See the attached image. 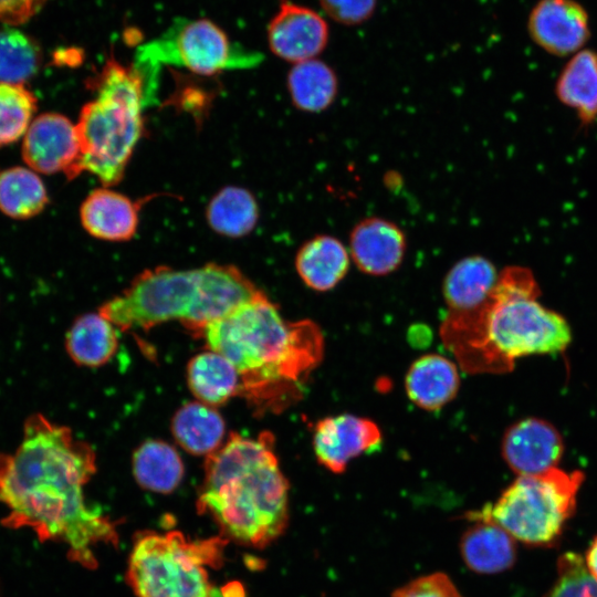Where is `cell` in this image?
<instances>
[{
  "instance_id": "2e32d148",
  "label": "cell",
  "mask_w": 597,
  "mask_h": 597,
  "mask_svg": "<svg viewBox=\"0 0 597 597\" xmlns=\"http://www.w3.org/2000/svg\"><path fill=\"white\" fill-rule=\"evenodd\" d=\"M139 203L107 188L88 193L80 208L83 228L100 240L121 242L130 240L138 228Z\"/></svg>"
},
{
  "instance_id": "603a6c76",
  "label": "cell",
  "mask_w": 597,
  "mask_h": 597,
  "mask_svg": "<svg viewBox=\"0 0 597 597\" xmlns=\"http://www.w3.org/2000/svg\"><path fill=\"white\" fill-rule=\"evenodd\" d=\"M187 376L193 395L209 406L221 405L240 392L241 379L237 368L224 356L211 349L190 360Z\"/></svg>"
},
{
  "instance_id": "e0dca14e",
  "label": "cell",
  "mask_w": 597,
  "mask_h": 597,
  "mask_svg": "<svg viewBox=\"0 0 597 597\" xmlns=\"http://www.w3.org/2000/svg\"><path fill=\"white\" fill-rule=\"evenodd\" d=\"M499 274L494 263L480 254L457 261L442 283L448 313L465 314L480 308L491 296Z\"/></svg>"
},
{
  "instance_id": "d6986e66",
  "label": "cell",
  "mask_w": 597,
  "mask_h": 597,
  "mask_svg": "<svg viewBox=\"0 0 597 597\" xmlns=\"http://www.w3.org/2000/svg\"><path fill=\"white\" fill-rule=\"evenodd\" d=\"M350 261L348 248L339 239L316 234L298 248L295 270L307 287L326 292L346 276Z\"/></svg>"
},
{
  "instance_id": "4316f807",
  "label": "cell",
  "mask_w": 597,
  "mask_h": 597,
  "mask_svg": "<svg viewBox=\"0 0 597 597\" xmlns=\"http://www.w3.org/2000/svg\"><path fill=\"white\" fill-rule=\"evenodd\" d=\"M206 216L214 232L239 238L249 234L256 226L259 206L249 190L228 186L211 198Z\"/></svg>"
},
{
  "instance_id": "d6a6232c",
  "label": "cell",
  "mask_w": 597,
  "mask_h": 597,
  "mask_svg": "<svg viewBox=\"0 0 597 597\" xmlns=\"http://www.w3.org/2000/svg\"><path fill=\"white\" fill-rule=\"evenodd\" d=\"M322 10L333 21L343 25H359L369 20L377 8V0H318Z\"/></svg>"
},
{
  "instance_id": "cb8c5ba5",
  "label": "cell",
  "mask_w": 597,
  "mask_h": 597,
  "mask_svg": "<svg viewBox=\"0 0 597 597\" xmlns=\"http://www.w3.org/2000/svg\"><path fill=\"white\" fill-rule=\"evenodd\" d=\"M65 345L67 354L77 365H104L117 349L116 326L100 312L82 315L69 329Z\"/></svg>"
},
{
  "instance_id": "f1b7e54d",
  "label": "cell",
  "mask_w": 597,
  "mask_h": 597,
  "mask_svg": "<svg viewBox=\"0 0 597 597\" xmlns=\"http://www.w3.org/2000/svg\"><path fill=\"white\" fill-rule=\"evenodd\" d=\"M41 62L36 40L15 27L0 28V82L24 84L38 73Z\"/></svg>"
},
{
  "instance_id": "1f68e13d",
  "label": "cell",
  "mask_w": 597,
  "mask_h": 597,
  "mask_svg": "<svg viewBox=\"0 0 597 597\" xmlns=\"http://www.w3.org/2000/svg\"><path fill=\"white\" fill-rule=\"evenodd\" d=\"M391 597H464L442 572L419 576L396 588Z\"/></svg>"
},
{
  "instance_id": "f546056e",
  "label": "cell",
  "mask_w": 597,
  "mask_h": 597,
  "mask_svg": "<svg viewBox=\"0 0 597 597\" xmlns=\"http://www.w3.org/2000/svg\"><path fill=\"white\" fill-rule=\"evenodd\" d=\"M35 109L36 97L24 84L0 82V147L24 136Z\"/></svg>"
},
{
  "instance_id": "9a60e30c",
  "label": "cell",
  "mask_w": 597,
  "mask_h": 597,
  "mask_svg": "<svg viewBox=\"0 0 597 597\" xmlns=\"http://www.w3.org/2000/svg\"><path fill=\"white\" fill-rule=\"evenodd\" d=\"M407 243L405 231L396 222L371 216L352 228L347 248L358 270L368 275L384 276L401 265Z\"/></svg>"
},
{
  "instance_id": "52a82bcc",
  "label": "cell",
  "mask_w": 597,
  "mask_h": 597,
  "mask_svg": "<svg viewBox=\"0 0 597 597\" xmlns=\"http://www.w3.org/2000/svg\"><path fill=\"white\" fill-rule=\"evenodd\" d=\"M584 478L580 471L558 468L519 475L494 503L468 513L467 517L492 521L527 546L553 547L575 512Z\"/></svg>"
},
{
  "instance_id": "d4e9b609",
  "label": "cell",
  "mask_w": 597,
  "mask_h": 597,
  "mask_svg": "<svg viewBox=\"0 0 597 597\" xmlns=\"http://www.w3.org/2000/svg\"><path fill=\"white\" fill-rule=\"evenodd\" d=\"M223 418L203 402L185 404L172 418V434L189 453L210 455L223 440Z\"/></svg>"
},
{
  "instance_id": "83f0119b",
  "label": "cell",
  "mask_w": 597,
  "mask_h": 597,
  "mask_svg": "<svg viewBox=\"0 0 597 597\" xmlns=\"http://www.w3.org/2000/svg\"><path fill=\"white\" fill-rule=\"evenodd\" d=\"M49 203L46 188L40 176L25 167L0 171V211L17 220L41 213Z\"/></svg>"
},
{
  "instance_id": "4fadbf2b",
  "label": "cell",
  "mask_w": 597,
  "mask_h": 597,
  "mask_svg": "<svg viewBox=\"0 0 597 597\" xmlns=\"http://www.w3.org/2000/svg\"><path fill=\"white\" fill-rule=\"evenodd\" d=\"M380 442L378 426L370 419L355 415L326 417L314 427L316 460L336 474L343 473L354 458L376 449Z\"/></svg>"
},
{
  "instance_id": "7a4b0ae2",
  "label": "cell",
  "mask_w": 597,
  "mask_h": 597,
  "mask_svg": "<svg viewBox=\"0 0 597 597\" xmlns=\"http://www.w3.org/2000/svg\"><path fill=\"white\" fill-rule=\"evenodd\" d=\"M201 334L211 350L237 368L242 394L261 411L295 402L323 358V334L312 321L289 322L261 292Z\"/></svg>"
},
{
  "instance_id": "9c48e42d",
  "label": "cell",
  "mask_w": 597,
  "mask_h": 597,
  "mask_svg": "<svg viewBox=\"0 0 597 597\" xmlns=\"http://www.w3.org/2000/svg\"><path fill=\"white\" fill-rule=\"evenodd\" d=\"M136 65L155 81L160 64L180 66L202 76L258 65L261 55L232 42L208 19L175 22L156 40L137 51Z\"/></svg>"
},
{
  "instance_id": "4dcf8cb0",
  "label": "cell",
  "mask_w": 597,
  "mask_h": 597,
  "mask_svg": "<svg viewBox=\"0 0 597 597\" xmlns=\"http://www.w3.org/2000/svg\"><path fill=\"white\" fill-rule=\"evenodd\" d=\"M544 597H597V580L580 555L566 552L559 556L557 577Z\"/></svg>"
},
{
  "instance_id": "484cf974",
  "label": "cell",
  "mask_w": 597,
  "mask_h": 597,
  "mask_svg": "<svg viewBox=\"0 0 597 597\" xmlns=\"http://www.w3.org/2000/svg\"><path fill=\"white\" fill-rule=\"evenodd\" d=\"M133 472L137 483L151 492H172L184 476V463L170 444L147 440L133 455Z\"/></svg>"
},
{
  "instance_id": "3957f363",
  "label": "cell",
  "mask_w": 597,
  "mask_h": 597,
  "mask_svg": "<svg viewBox=\"0 0 597 597\" xmlns=\"http://www.w3.org/2000/svg\"><path fill=\"white\" fill-rule=\"evenodd\" d=\"M540 293L531 270L504 268L480 308L448 313L440 329L444 346L469 373H503L516 358L562 353L572 341L570 327L561 314L542 306Z\"/></svg>"
},
{
  "instance_id": "7402d4cb",
  "label": "cell",
  "mask_w": 597,
  "mask_h": 597,
  "mask_svg": "<svg viewBox=\"0 0 597 597\" xmlns=\"http://www.w3.org/2000/svg\"><path fill=\"white\" fill-rule=\"evenodd\" d=\"M286 86L295 108L316 114L334 104L339 82L335 70L317 57L292 64Z\"/></svg>"
},
{
  "instance_id": "5b68a950",
  "label": "cell",
  "mask_w": 597,
  "mask_h": 597,
  "mask_svg": "<svg viewBox=\"0 0 597 597\" xmlns=\"http://www.w3.org/2000/svg\"><path fill=\"white\" fill-rule=\"evenodd\" d=\"M261 292L233 265L209 263L188 270L158 266L140 273L98 312L122 331L148 329L178 320L202 332Z\"/></svg>"
},
{
  "instance_id": "ac0fdd59",
  "label": "cell",
  "mask_w": 597,
  "mask_h": 597,
  "mask_svg": "<svg viewBox=\"0 0 597 597\" xmlns=\"http://www.w3.org/2000/svg\"><path fill=\"white\" fill-rule=\"evenodd\" d=\"M472 524L463 532L459 549L465 566L478 574L510 569L516 561L512 535L492 521L468 517Z\"/></svg>"
},
{
  "instance_id": "5bb4252c",
  "label": "cell",
  "mask_w": 597,
  "mask_h": 597,
  "mask_svg": "<svg viewBox=\"0 0 597 597\" xmlns=\"http://www.w3.org/2000/svg\"><path fill=\"white\" fill-rule=\"evenodd\" d=\"M501 453L517 475L540 474L557 468L564 453V441L551 422L530 417L506 429Z\"/></svg>"
},
{
  "instance_id": "8992f818",
  "label": "cell",
  "mask_w": 597,
  "mask_h": 597,
  "mask_svg": "<svg viewBox=\"0 0 597 597\" xmlns=\"http://www.w3.org/2000/svg\"><path fill=\"white\" fill-rule=\"evenodd\" d=\"M88 85L95 97L84 104L76 123L81 171L111 187L122 180L142 136L147 81L135 64L125 66L111 55Z\"/></svg>"
},
{
  "instance_id": "836d02e7",
  "label": "cell",
  "mask_w": 597,
  "mask_h": 597,
  "mask_svg": "<svg viewBox=\"0 0 597 597\" xmlns=\"http://www.w3.org/2000/svg\"><path fill=\"white\" fill-rule=\"evenodd\" d=\"M50 0H0V22L18 27L31 20Z\"/></svg>"
},
{
  "instance_id": "7c38bea8",
  "label": "cell",
  "mask_w": 597,
  "mask_h": 597,
  "mask_svg": "<svg viewBox=\"0 0 597 597\" xmlns=\"http://www.w3.org/2000/svg\"><path fill=\"white\" fill-rule=\"evenodd\" d=\"M527 32L547 53L567 56L589 40V15L576 0H538L528 14Z\"/></svg>"
},
{
  "instance_id": "8fae6325",
  "label": "cell",
  "mask_w": 597,
  "mask_h": 597,
  "mask_svg": "<svg viewBox=\"0 0 597 597\" xmlns=\"http://www.w3.org/2000/svg\"><path fill=\"white\" fill-rule=\"evenodd\" d=\"M268 43L277 57L296 64L317 59L327 46L329 28L317 11L281 0L268 25Z\"/></svg>"
},
{
  "instance_id": "277c9868",
  "label": "cell",
  "mask_w": 597,
  "mask_h": 597,
  "mask_svg": "<svg viewBox=\"0 0 597 597\" xmlns=\"http://www.w3.org/2000/svg\"><path fill=\"white\" fill-rule=\"evenodd\" d=\"M198 511L209 514L227 538L254 548H264L285 532L289 482L270 433H232L207 457Z\"/></svg>"
},
{
  "instance_id": "ffe728a7",
  "label": "cell",
  "mask_w": 597,
  "mask_h": 597,
  "mask_svg": "<svg viewBox=\"0 0 597 597\" xmlns=\"http://www.w3.org/2000/svg\"><path fill=\"white\" fill-rule=\"evenodd\" d=\"M459 386L457 365L439 354H426L416 359L405 379L409 399L428 411L438 410L451 401Z\"/></svg>"
},
{
  "instance_id": "30bf717a",
  "label": "cell",
  "mask_w": 597,
  "mask_h": 597,
  "mask_svg": "<svg viewBox=\"0 0 597 597\" xmlns=\"http://www.w3.org/2000/svg\"><path fill=\"white\" fill-rule=\"evenodd\" d=\"M81 155L76 124L59 113L36 116L23 136L22 158L35 172L73 179L82 172Z\"/></svg>"
},
{
  "instance_id": "44dd1931",
  "label": "cell",
  "mask_w": 597,
  "mask_h": 597,
  "mask_svg": "<svg viewBox=\"0 0 597 597\" xmlns=\"http://www.w3.org/2000/svg\"><path fill=\"white\" fill-rule=\"evenodd\" d=\"M558 101L574 111L582 127L597 119V52L582 49L573 54L555 82Z\"/></svg>"
},
{
  "instance_id": "ba28073f",
  "label": "cell",
  "mask_w": 597,
  "mask_h": 597,
  "mask_svg": "<svg viewBox=\"0 0 597 597\" xmlns=\"http://www.w3.org/2000/svg\"><path fill=\"white\" fill-rule=\"evenodd\" d=\"M226 541L190 542L180 532L137 535L127 580L137 597H211L207 566L221 563Z\"/></svg>"
},
{
  "instance_id": "e575fe53",
  "label": "cell",
  "mask_w": 597,
  "mask_h": 597,
  "mask_svg": "<svg viewBox=\"0 0 597 597\" xmlns=\"http://www.w3.org/2000/svg\"><path fill=\"white\" fill-rule=\"evenodd\" d=\"M584 563L588 573L597 580V535L586 552Z\"/></svg>"
},
{
  "instance_id": "6da1fadb",
  "label": "cell",
  "mask_w": 597,
  "mask_h": 597,
  "mask_svg": "<svg viewBox=\"0 0 597 597\" xmlns=\"http://www.w3.org/2000/svg\"><path fill=\"white\" fill-rule=\"evenodd\" d=\"M95 471L88 444L69 428L32 415L14 453H0V503L8 510L2 525L29 527L41 542L63 543L71 561L95 568V548L118 541L111 519L86 504L84 486Z\"/></svg>"
}]
</instances>
